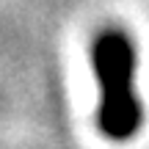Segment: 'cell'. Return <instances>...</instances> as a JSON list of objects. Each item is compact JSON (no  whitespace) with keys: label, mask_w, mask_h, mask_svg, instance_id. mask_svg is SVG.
<instances>
[{"label":"cell","mask_w":149,"mask_h":149,"mask_svg":"<svg viewBox=\"0 0 149 149\" xmlns=\"http://www.w3.org/2000/svg\"><path fill=\"white\" fill-rule=\"evenodd\" d=\"M135 44L122 28H105L91 42V69L100 83L97 124L111 141H130L144 124V105L135 91Z\"/></svg>","instance_id":"cell-1"}]
</instances>
